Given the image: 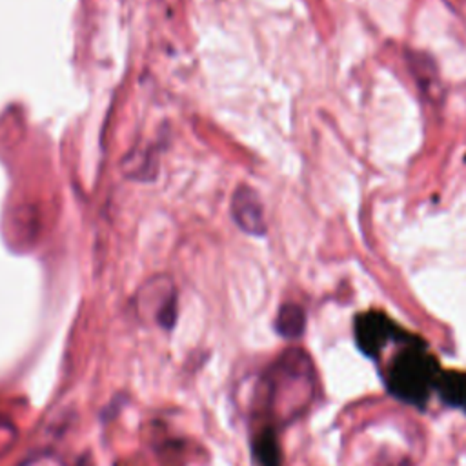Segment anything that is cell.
<instances>
[{
  "label": "cell",
  "mask_w": 466,
  "mask_h": 466,
  "mask_svg": "<svg viewBox=\"0 0 466 466\" xmlns=\"http://www.w3.org/2000/svg\"><path fill=\"white\" fill-rule=\"evenodd\" d=\"M441 373L439 362L422 348L417 337H411L393 355L384 380L393 397L406 404L424 408L430 395L437 390Z\"/></svg>",
  "instance_id": "1"
},
{
  "label": "cell",
  "mask_w": 466,
  "mask_h": 466,
  "mask_svg": "<svg viewBox=\"0 0 466 466\" xmlns=\"http://www.w3.org/2000/svg\"><path fill=\"white\" fill-rule=\"evenodd\" d=\"M313 368L308 355L289 350L271 366L266 377L268 408L282 420L302 413L313 397Z\"/></svg>",
  "instance_id": "2"
},
{
  "label": "cell",
  "mask_w": 466,
  "mask_h": 466,
  "mask_svg": "<svg viewBox=\"0 0 466 466\" xmlns=\"http://www.w3.org/2000/svg\"><path fill=\"white\" fill-rule=\"evenodd\" d=\"M353 329L360 351L368 357H377L388 342H404L411 337L380 311L360 313L355 319Z\"/></svg>",
  "instance_id": "3"
},
{
  "label": "cell",
  "mask_w": 466,
  "mask_h": 466,
  "mask_svg": "<svg viewBox=\"0 0 466 466\" xmlns=\"http://www.w3.org/2000/svg\"><path fill=\"white\" fill-rule=\"evenodd\" d=\"M229 213L238 229H242L248 235L262 237L268 229L260 197L248 184H240L235 187L229 202Z\"/></svg>",
  "instance_id": "4"
},
{
  "label": "cell",
  "mask_w": 466,
  "mask_h": 466,
  "mask_svg": "<svg viewBox=\"0 0 466 466\" xmlns=\"http://www.w3.org/2000/svg\"><path fill=\"white\" fill-rule=\"evenodd\" d=\"M435 391L444 404L451 408H461L466 411V375L464 373L442 371Z\"/></svg>",
  "instance_id": "5"
},
{
  "label": "cell",
  "mask_w": 466,
  "mask_h": 466,
  "mask_svg": "<svg viewBox=\"0 0 466 466\" xmlns=\"http://www.w3.org/2000/svg\"><path fill=\"white\" fill-rule=\"evenodd\" d=\"M304 328H306L304 309L293 302L282 304L275 319L277 333L284 339H299L304 333Z\"/></svg>",
  "instance_id": "6"
},
{
  "label": "cell",
  "mask_w": 466,
  "mask_h": 466,
  "mask_svg": "<svg viewBox=\"0 0 466 466\" xmlns=\"http://www.w3.org/2000/svg\"><path fill=\"white\" fill-rule=\"evenodd\" d=\"M253 455L258 466H282L280 446L277 441V433L271 426L264 428L253 441Z\"/></svg>",
  "instance_id": "7"
}]
</instances>
